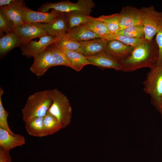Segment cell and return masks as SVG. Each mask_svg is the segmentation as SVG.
Returning a JSON list of instances; mask_svg holds the SVG:
<instances>
[{
  "label": "cell",
  "mask_w": 162,
  "mask_h": 162,
  "mask_svg": "<svg viewBox=\"0 0 162 162\" xmlns=\"http://www.w3.org/2000/svg\"><path fill=\"white\" fill-rule=\"evenodd\" d=\"M39 38L38 41L32 40L20 46L22 55L27 58L33 57L34 59L57 39L49 34L41 36Z\"/></svg>",
  "instance_id": "cell-8"
},
{
  "label": "cell",
  "mask_w": 162,
  "mask_h": 162,
  "mask_svg": "<svg viewBox=\"0 0 162 162\" xmlns=\"http://www.w3.org/2000/svg\"><path fill=\"white\" fill-rule=\"evenodd\" d=\"M114 34L133 38H145V32L142 25L127 27L120 30Z\"/></svg>",
  "instance_id": "cell-27"
},
{
  "label": "cell",
  "mask_w": 162,
  "mask_h": 162,
  "mask_svg": "<svg viewBox=\"0 0 162 162\" xmlns=\"http://www.w3.org/2000/svg\"><path fill=\"white\" fill-rule=\"evenodd\" d=\"M92 0H79L74 3L69 1H62L57 2H47L43 4L38 8V11L43 12H48L51 9L65 13L73 11H79L88 15L92 11V9L95 6Z\"/></svg>",
  "instance_id": "cell-5"
},
{
  "label": "cell",
  "mask_w": 162,
  "mask_h": 162,
  "mask_svg": "<svg viewBox=\"0 0 162 162\" xmlns=\"http://www.w3.org/2000/svg\"><path fill=\"white\" fill-rule=\"evenodd\" d=\"M63 13L53 9L50 12L35 11L26 7L22 10V19L24 23H50Z\"/></svg>",
  "instance_id": "cell-9"
},
{
  "label": "cell",
  "mask_w": 162,
  "mask_h": 162,
  "mask_svg": "<svg viewBox=\"0 0 162 162\" xmlns=\"http://www.w3.org/2000/svg\"><path fill=\"white\" fill-rule=\"evenodd\" d=\"M105 38L108 40L111 39L118 40L134 48L148 41L145 38H133L115 34H111Z\"/></svg>",
  "instance_id": "cell-29"
},
{
  "label": "cell",
  "mask_w": 162,
  "mask_h": 162,
  "mask_svg": "<svg viewBox=\"0 0 162 162\" xmlns=\"http://www.w3.org/2000/svg\"><path fill=\"white\" fill-rule=\"evenodd\" d=\"M86 57L90 64L102 68L121 71L120 63L105 52L95 56Z\"/></svg>",
  "instance_id": "cell-15"
},
{
  "label": "cell",
  "mask_w": 162,
  "mask_h": 162,
  "mask_svg": "<svg viewBox=\"0 0 162 162\" xmlns=\"http://www.w3.org/2000/svg\"><path fill=\"white\" fill-rule=\"evenodd\" d=\"M26 6L23 0H0V7L23 9Z\"/></svg>",
  "instance_id": "cell-33"
},
{
  "label": "cell",
  "mask_w": 162,
  "mask_h": 162,
  "mask_svg": "<svg viewBox=\"0 0 162 162\" xmlns=\"http://www.w3.org/2000/svg\"><path fill=\"white\" fill-rule=\"evenodd\" d=\"M119 14V30L134 26L142 25V13L140 8L127 5L123 7Z\"/></svg>",
  "instance_id": "cell-10"
},
{
  "label": "cell",
  "mask_w": 162,
  "mask_h": 162,
  "mask_svg": "<svg viewBox=\"0 0 162 162\" xmlns=\"http://www.w3.org/2000/svg\"><path fill=\"white\" fill-rule=\"evenodd\" d=\"M67 34L72 39L79 42L102 38L82 25L73 28Z\"/></svg>",
  "instance_id": "cell-18"
},
{
  "label": "cell",
  "mask_w": 162,
  "mask_h": 162,
  "mask_svg": "<svg viewBox=\"0 0 162 162\" xmlns=\"http://www.w3.org/2000/svg\"><path fill=\"white\" fill-rule=\"evenodd\" d=\"M44 29L47 34L58 38L67 33L69 25L64 13L50 23H44Z\"/></svg>",
  "instance_id": "cell-14"
},
{
  "label": "cell",
  "mask_w": 162,
  "mask_h": 162,
  "mask_svg": "<svg viewBox=\"0 0 162 162\" xmlns=\"http://www.w3.org/2000/svg\"><path fill=\"white\" fill-rule=\"evenodd\" d=\"M14 27V25L12 22L0 10V36L3 34L4 32L6 34L10 32Z\"/></svg>",
  "instance_id": "cell-31"
},
{
  "label": "cell",
  "mask_w": 162,
  "mask_h": 162,
  "mask_svg": "<svg viewBox=\"0 0 162 162\" xmlns=\"http://www.w3.org/2000/svg\"><path fill=\"white\" fill-rule=\"evenodd\" d=\"M155 39L158 49L157 65H159L162 64V13Z\"/></svg>",
  "instance_id": "cell-32"
},
{
  "label": "cell",
  "mask_w": 162,
  "mask_h": 162,
  "mask_svg": "<svg viewBox=\"0 0 162 162\" xmlns=\"http://www.w3.org/2000/svg\"><path fill=\"white\" fill-rule=\"evenodd\" d=\"M64 13L68 21L69 30L73 27L82 25L95 18L90 15L79 11H73Z\"/></svg>",
  "instance_id": "cell-19"
},
{
  "label": "cell",
  "mask_w": 162,
  "mask_h": 162,
  "mask_svg": "<svg viewBox=\"0 0 162 162\" xmlns=\"http://www.w3.org/2000/svg\"><path fill=\"white\" fill-rule=\"evenodd\" d=\"M44 24L41 23H24L14 27L10 32L15 33L20 37L23 45L34 38H39L48 34L44 30Z\"/></svg>",
  "instance_id": "cell-7"
},
{
  "label": "cell",
  "mask_w": 162,
  "mask_h": 162,
  "mask_svg": "<svg viewBox=\"0 0 162 162\" xmlns=\"http://www.w3.org/2000/svg\"><path fill=\"white\" fill-rule=\"evenodd\" d=\"M134 49L118 40L111 39L108 40L105 52L120 63L130 55Z\"/></svg>",
  "instance_id": "cell-12"
},
{
  "label": "cell",
  "mask_w": 162,
  "mask_h": 162,
  "mask_svg": "<svg viewBox=\"0 0 162 162\" xmlns=\"http://www.w3.org/2000/svg\"><path fill=\"white\" fill-rule=\"evenodd\" d=\"M23 9L11 8L4 7H0V10H2L12 22L14 27L24 24L22 17Z\"/></svg>",
  "instance_id": "cell-28"
},
{
  "label": "cell",
  "mask_w": 162,
  "mask_h": 162,
  "mask_svg": "<svg viewBox=\"0 0 162 162\" xmlns=\"http://www.w3.org/2000/svg\"><path fill=\"white\" fill-rule=\"evenodd\" d=\"M48 48L53 56L55 63L54 66L63 65L70 67V61L63 50L58 47L54 43L50 44Z\"/></svg>",
  "instance_id": "cell-22"
},
{
  "label": "cell",
  "mask_w": 162,
  "mask_h": 162,
  "mask_svg": "<svg viewBox=\"0 0 162 162\" xmlns=\"http://www.w3.org/2000/svg\"><path fill=\"white\" fill-rule=\"evenodd\" d=\"M53 43L62 50L70 51H77L81 46L80 42L72 39L67 33L58 38L56 41Z\"/></svg>",
  "instance_id": "cell-23"
},
{
  "label": "cell",
  "mask_w": 162,
  "mask_h": 162,
  "mask_svg": "<svg viewBox=\"0 0 162 162\" xmlns=\"http://www.w3.org/2000/svg\"><path fill=\"white\" fill-rule=\"evenodd\" d=\"M158 55L155 39L148 40L134 48L130 55L120 63L121 71L130 72L143 68L151 69L157 65Z\"/></svg>",
  "instance_id": "cell-1"
},
{
  "label": "cell",
  "mask_w": 162,
  "mask_h": 162,
  "mask_svg": "<svg viewBox=\"0 0 162 162\" xmlns=\"http://www.w3.org/2000/svg\"><path fill=\"white\" fill-rule=\"evenodd\" d=\"M52 102L50 90L37 92L29 95L22 110L25 124L37 118L44 117Z\"/></svg>",
  "instance_id": "cell-2"
},
{
  "label": "cell",
  "mask_w": 162,
  "mask_h": 162,
  "mask_svg": "<svg viewBox=\"0 0 162 162\" xmlns=\"http://www.w3.org/2000/svg\"><path fill=\"white\" fill-rule=\"evenodd\" d=\"M108 41L105 38H100L80 42V48L77 51L86 57L95 56L105 52Z\"/></svg>",
  "instance_id": "cell-13"
},
{
  "label": "cell",
  "mask_w": 162,
  "mask_h": 162,
  "mask_svg": "<svg viewBox=\"0 0 162 162\" xmlns=\"http://www.w3.org/2000/svg\"><path fill=\"white\" fill-rule=\"evenodd\" d=\"M9 152L6 151L0 147V162H11Z\"/></svg>",
  "instance_id": "cell-34"
},
{
  "label": "cell",
  "mask_w": 162,
  "mask_h": 162,
  "mask_svg": "<svg viewBox=\"0 0 162 162\" xmlns=\"http://www.w3.org/2000/svg\"><path fill=\"white\" fill-rule=\"evenodd\" d=\"M43 125L46 136L52 134L63 128L56 118L48 111L44 117Z\"/></svg>",
  "instance_id": "cell-26"
},
{
  "label": "cell",
  "mask_w": 162,
  "mask_h": 162,
  "mask_svg": "<svg viewBox=\"0 0 162 162\" xmlns=\"http://www.w3.org/2000/svg\"><path fill=\"white\" fill-rule=\"evenodd\" d=\"M142 13V23L145 38L151 41L156 34L162 12L157 10L153 5L140 8Z\"/></svg>",
  "instance_id": "cell-6"
},
{
  "label": "cell",
  "mask_w": 162,
  "mask_h": 162,
  "mask_svg": "<svg viewBox=\"0 0 162 162\" xmlns=\"http://www.w3.org/2000/svg\"><path fill=\"white\" fill-rule=\"evenodd\" d=\"M4 90L1 87L0 88V128L7 131L11 134L14 135V134L10 130L8 123L7 118L8 112L4 109L2 103V97L4 94Z\"/></svg>",
  "instance_id": "cell-30"
},
{
  "label": "cell",
  "mask_w": 162,
  "mask_h": 162,
  "mask_svg": "<svg viewBox=\"0 0 162 162\" xmlns=\"http://www.w3.org/2000/svg\"><path fill=\"white\" fill-rule=\"evenodd\" d=\"M54 63L52 55L47 47L34 59L30 70L37 76H41L44 75L49 69L54 67Z\"/></svg>",
  "instance_id": "cell-11"
},
{
  "label": "cell",
  "mask_w": 162,
  "mask_h": 162,
  "mask_svg": "<svg viewBox=\"0 0 162 162\" xmlns=\"http://www.w3.org/2000/svg\"><path fill=\"white\" fill-rule=\"evenodd\" d=\"M96 18L106 24L111 34H115L120 30V16L119 13L107 15H102Z\"/></svg>",
  "instance_id": "cell-24"
},
{
  "label": "cell",
  "mask_w": 162,
  "mask_h": 162,
  "mask_svg": "<svg viewBox=\"0 0 162 162\" xmlns=\"http://www.w3.org/2000/svg\"><path fill=\"white\" fill-rule=\"evenodd\" d=\"M63 50L70 61V68L74 70L80 71L84 66L90 64L86 57L81 53L76 51Z\"/></svg>",
  "instance_id": "cell-21"
},
{
  "label": "cell",
  "mask_w": 162,
  "mask_h": 162,
  "mask_svg": "<svg viewBox=\"0 0 162 162\" xmlns=\"http://www.w3.org/2000/svg\"><path fill=\"white\" fill-rule=\"evenodd\" d=\"M52 104L48 112L55 116L62 128L71 121L72 108L67 97L57 88L50 89Z\"/></svg>",
  "instance_id": "cell-4"
},
{
  "label": "cell",
  "mask_w": 162,
  "mask_h": 162,
  "mask_svg": "<svg viewBox=\"0 0 162 162\" xmlns=\"http://www.w3.org/2000/svg\"><path fill=\"white\" fill-rule=\"evenodd\" d=\"M160 113L161 114V117H162V106L161 109L160 110Z\"/></svg>",
  "instance_id": "cell-35"
},
{
  "label": "cell",
  "mask_w": 162,
  "mask_h": 162,
  "mask_svg": "<svg viewBox=\"0 0 162 162\" xmlns=\"http://www.w3.org/2000/svg\"><path fill=\"white\" fill-rule=\"evenodd\" d=\"M144 91L159 112L162 106V64L150 69L143 83Z\"/></svg>",
  "instance_id": "cell-3"
},
{
  "label": "cell",
  "mask_w": 162,
  "mask_h": 162,
  "mask_svg": "<svg viewBox=\"0 0 162 162\" xmlns=\"http://www.w3.org/2000/svg\"><path fill=\"white\" fill-rule=\"evenodd\" d=\"M44 118L39 117L25 124V129L29 135L38 137L46 136L43 125Z\"/></svg>",
  "instance_id": "cell-20"
},
{
  "label": "cell",
  "mask_w": 162,
  "mask_h": 162,
  "mask_svg": "<svg viewBox=\"0 0 162 162\" xmlns=\"http://www.w3.org/2000/svg\"><path fill=\"white\" fill-rule=\"evenodd\" d=\"M26 143L25 139L22 135H13L6 130L0 128V147L6 151L15 147L22 146Z\"/></svg>",
  "instance_id": "cell-16"
},
{
  "label": "cell",
  "mask_w": 162,
  "mask_h": 162,
  "mask_svg": "<svg viewBox=\"0 0 162 162\" xmlns=\"http://www.w3.org/2000/svg\"><path fill=\"white\" fill-rule=\"evenodd\" d=\"M82 25L102 38H105L111 34L106 24L96 18Z\"/></svg>",
  "instance_id": "cell-25"
},
{
  "label": "cell",
  "mask_w": 162,
  "mask_h": 162,
  "mask_svg": "<svg viewBox=\"0 0 162 162\" xmlns=\"http://www.w3.org/2000/svg\"><path fill=\"white\" fill-rule=\"evenodd\" d=\"M22 45L20 37L15 33L9 32L3 34L0 38V57L1 58L11 50Z\"/></svg>",
  "instance_id": "cell-17"
}]
</instances>
